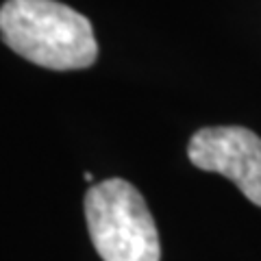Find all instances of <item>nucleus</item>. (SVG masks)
Listing matches in <instances>:
<instances>
[{
  "instance_id": "obj_1",
  "label": "nucleus",
  "mask_w": 261,
  "mask_h": 261,
  "mask_svg": "<svg viewBox=\"0 0 261 261\" xmlns=\"http://www.w3.org/2000/svg\"><path fill=\"white\" fill-rule=\"evenodd\" d=\"M0 35L13 53L48 70H83L98 57L92 22L57 0H7Z\"/></svg>"
},
{
  "instance_id": "obj_2",
  "label": "nucleus",
  "mask_w": 261,
  "mask_h": 261,
  "mask_svg": "<svg viewBox=\"0 0 261 261\" xmlns=\"http://www.w3.org/2000/svg\"><path fill=\"white\" fill-rule=\"evenodd\" d=\"M89 238L102 261H159L161 244L144 196L122 178H107L85 194Z\"/></svg>"
},
{
  "instance_id": "obj_3",
  "label": "nucleus",
  "mask_w": 261,
  "mask_h": 261,
  "mask_svg": "<svg viewBox=\"0 0 261 261\" xmlns=\"http://www.w3.org/2000/svg\"><path fill=\"white\" fill-rule=\"evenodd\" d=\"M187 157L205 172H218L261 207V137L244 126H209L192 135Z\"/></svg>"
}]
</instances>
